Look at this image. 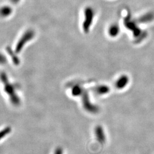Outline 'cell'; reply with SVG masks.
Masks as SVG:
<instances>
[{
  "mask_svg": "<svg viewBox=\"0 0 154 154\" xmlns=\"http://www.w3.org/2000/svg\"><path fill=\"white\" fill-rule=\"evenodd\" d=\"M54 154H63V149L62 148H57L55 149Z\"/></svg>",
  "mask_w": 154,
  "mask_h": 154,
  "instance_id": "cell-9",
  "label": "cell"
},
{
  "mask_svg": "<svg viewBox=\"0 0 154 154\" xmlns=\"http://www.w3.org/2000/svg\"><path fill=\"white\" fill-rule=\"evenodd\" d=\"M154 18V14L153 13H148L146 14H144L142 16L140 17L139 21L140 22H148L151 21Z\"/></svg>",
  "mask_w": 154,
  "mask_h": 154,
  "instance_id": "cell-4",
  "label": "cell"
},
{
  "mask_svg": "<svg viewBox=\"0 0 154 154\" xmlns=\"http://www.w3.org/2000/svg\"><path fill=\"white\" fill-rule=\"evenodd\" d=\"M81 93V88L79 86H76L73 88L72 93L74 94L75 95H79Z\"/></svg>",
  "mask_w": 154,
  "mask_h": 154,
  "instance_id": "cell-8",
  "label": "cell"
},
{
  "mask_svg": "<svg viewBox=\"0 0 154 154\" xmlns=\"http://www.w3.org/2000/svg\"><path fill=\"white\" fill-rule=\"evenodd\" d=\"M95 135L97 140L100 144H104L106 142V135L103 128L101 126H97L95 128Z\"/></svg>",
  "mask_w": 154,
  "mask_h": 154,
  "instance_id": "cell-2",
  "label": "cell"
},
{
  "mask_svg": "<svg viewBox=\"0 0 154 154\" xmlns=\"http://www.w3.org/2000/svg\"><path fill=\"white\" fill-rule=\"evenodd\" d=\"M119 32V28L118 25L116 24L112 25L109 29V33L110 36H111L112 37H114L116 35H118Z\"/></svg>",
  "mask_w": 154,
  "mask_h": 154,
  "instance_id": "cell-5",
  "label": "cell"
},
{
  "mask_svg": "<svg viewBox=\"0 0 154 154\" xmlns=\"http://www.w3.org/2000/svg\"><path fill=\"white\" fill-rule=\"evenodd\" d=\"M128 81L129 79L127 75H122L121 77L117 80L116 84V87L118 89L123 88L127 85Z\"/></svg>",
  "mask_w": 154,
  "mask_h": 154,
  "instance_id": "cell-3",
  "label": "cell"
},
{
  "mask_svg": "<svg viewBox=\"0 0 154 154\" xmlns=\"http://www.w3.org/2000/svg\"><path fill=\"white\" fill-rule=\"evenodd\" d=\"M85 20L83 22V27L85 32L88 33L90 30V28L92 24L93 21L94 17V11L93 9L91 7H88L86 8L85 11Z\"/></svg>",
  "mask_w": 154,
  "mask_h": 154,
  "instance_id": "cell-1",
  "label": "cell"
},
{
  "mask_svg": "<svg viewBox=\"0 0 154 154\" xmlns=\"http://www.w3.org/2000/svg\"><path fill=\"white\" fill-rule=\"evenodd\" d=\"M95 91L98 94L103 95V94L108 93L110 91V88L107 86L100 85L95 88Z\"/></svg>",
  "mask_w": 154,
  "mask_h": 154,
  "instance_id": "cell-6",
  "label": "cell"
},
{
  "mask_svg": "<svg viewBox=\"0 0 154 154\" xmlns=\"http://www.w3.org/2000/svg\"><path fill=\"white\" fill-rule=\"evenodd\" d=\"M10 131H11V130L9 128H5V130H2V131H0V140L1 139H2V138L5 137L7 134H8V133H9Z\"/></svg>",
  "mask_w": 154,
  "mask_h": 154,
  "instance_id": "cell-7",
  "label": "cell"
}]
</instances>
